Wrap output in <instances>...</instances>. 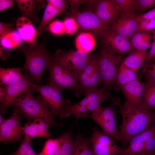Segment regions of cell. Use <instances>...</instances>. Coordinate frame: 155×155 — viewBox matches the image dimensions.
Wrapping results in <instances>:
<instances>
[{
	"label": "cell",
	"instance_id": "obj_34",
	"mask_svg": "<svg viewBox=\"0 0 155 155\" xmlns=\"http://www.w3.org/2000/svg\"><path fill=\"white\" fill-rule=\"evenodd\" d=\"M142 73L146 84H155V58L144 64Z\"/></svg>",
	"mask_w": 155,
	"mask_h": 155
},
{
	"label": "cell",
	"instance_id": "obj_9",
	"mask_svg": "<svg viewBox=\"0 0 155 155\" xmlns=\"http://www.w3.org/2000/svg\"><path fill=\"white\" fill-rule=\"evenodd\" d=\"M47 69L49 75L47 78L48 84L61 91L65 89L75 90L77 85L76 74L68 70L52 57Z\"/></svg>",
	"mask_w": 155,
	"mask_h": 155
},
{
	"label": "cell",
	"instance_id": "obj_50",
	"mask_svg": "<svg viewBox=\"0 0 155 155\" xmlns=\"http://www.w3.org/2000/svg\"><path fill=\"white\" fill-rule=\"evenodd\" d=\"M44 155L42 152H41L40 154H38V155Z\"/></svg>",
	"mask_w": 155,
	"mask_h": 155
},
{
	"label": "cell",
	"instance_id": "obj_17",
	"mask_svg": "<svg viewBox=\"0 0 155 155\" xmlns=\"http://www.w3.org/2000/svg\"><path fill=\"white\" fill-rule=\"evenodd\" d=\"M155 132V123L146 131L135 136L129 141L128 146L122 149L118 155H141L148 140Z\"/></svg>",
	"mask_w": 155,
	"mask_h": 155
},
{
	"label": "cell",
	"instance_id": "obj_19",
	"mask_svg": "<svg viewBox=\"0 0 155 155\" xmlns=\"http://www.w3.org/2000/svg\"><path fill=\"white\" fill-rule=\"evenodd\" d=\"M95 13L102 22L109 27L119 17L112 0L97 1Z\"/></svg>",
	"mask_w": 155,
	"mask_h": 155
},
{
	"label": "cell",
	"instance_id": "obj_38",
	"mask_svg": "<svg viewBox=\"0 0 155 155\" xmlns=\"http://www.w3.org/2000/svg\"><path fill=\"white\" fill-rule=\"evenodd\" d=\"M63 22L65 33L68 34H73L78 30L79 26L74 18H67L64 20Z\"/></svg>",
	"mask_w": 155,
	"mask_h": 155
},
{
	"label": "cell",
	"instance_id": "obj_41",
	"mask_svg": "<svg viewBox=\"0 0 155 155\" xmlns=\"http://www.w3.org/2000/svg\"><path fill=\"white\" fill-rule=\"evenodd\" d=\"M155 7V0H136L135 11L142 12Z\"/></svg>",
	"mask_w": 155,
	"mask_h": 155
},
{
	"label": "cell",
	"instance_id": "obj_25",
	"mask_svg": "<svg viewBox=\"0 0 155 155\" xmlns=\"http://www.w3.org/2000/svg\"><path fill=\"white\" fill-rule=\"evenodd\" d=\"M22 68H0V86L8 85L24 77L22 74Z\"/></svg>",
	"mask_w": 155,
	"mask_h": 155
},
{
	"label": "cell",
	"instance_id": "obj_28",
	"mask_svg": "<svg viewBox=\"0 0 155 155\" xmlns=\"http://www.w3.org/2000/svg\"><path fill=\"white\" fill-rule=\"evenodd\" d=\"M63 11L47 4L42 18L40 24L36 29L37 37L40 36L50 22L55 17L63 12Z\"/></svg>",
	"mask_w": 155,
	"mask_h": 155
},
{
	"label": "cell",
	"instance_id": "obj_39",
	"mask_svg": "<svg viewBox=\"0 0 155 155\" xmlns=\"http://www.w3.org/2000/svg\"><path fill=\"white\" fill-rule=\"evenodd\" d=\"M154 30L155 19L144 20L139 23L136 32H148Z\"/></svg>",
	"mask_w": 155,
	"mask_h": 155
},
{
	"label": "cell",
	"instance_id": "obj_24",
	"mask_svg": "<svg viewBox=\"0 0 155 155\" xmlns=\"http://www.w3.org/2000/svg\"><path fill=\"white\" fill-rule=\"evenodd\" d=\"M75 44L77 50L89 54L95 48L96 41L92 34L89 32H82L77 37Z\"/></svg>",
	"mask_w": 155,
	"mask_h": 155
},
{
	"label": "cell",
	"instance_id": "obj_7",
	"mask_svg": "<svg viewBox=\"0 0 155 155\" xmlns=\"http://www.w3.org/2000/svg\"><path fill=\"white\" fill-rule=\"evenodd\" d=\"M75 95L79 97L91 90L98 89L102 83L98 66V56L93 55L90 61L78 74Z\"/></svg>",
	"mask_w": 155,
	"mask_h": 155
},
{
	"label": "cell",
	"instance_id": "obj_18",
	"mask_svg": "<svg viewBox=\"0 0 155 155\" xmlns=\"http://www.w3.org/2000/svg\"><path fill=\"white\" fill-rule=\"evenodd\" d=\"M50 126L45 120L36 119L25 124L23 127L24 134L31 139L38 137L50 138L51 137L49 130Z\"/></svg>",
	"mask_w": 155,
	"mask_h": 155
},
{
	"label": "cell",
	"instance_id": "obj_33",
	"mask_svg": "<svg viewBox=\"0 0 155 155\" xmlns=\"http://www.w3.org/2000/svg\"><path fill=\"white\" fill-rule=\"evenodd\" d=\"M61 144L59 137L55 139H48L45 142L42 152L44 155H55Z\"/></svg>",
	"mask_w": 155,
	"mask_h": 155
},
{
	"label": "cell",
	"instance_id": "obj_29",
	"mask_svg": "<svg viewBox=\"0 0 155 155\" xmlns=\"http://www.w3.org/2000/svg\"><path fill=\"white\" fill-rule=\"evenodd\" d=\"M15 1L18 6L22 12L23 16L29 18L35 23L38 22V18L35 13L36 1L32 0H17Z\"/></svg>",
	"mask_w": 155,
	"mask_h": 155
},
{
	"label": "cell",
	"instance_id": "obj_37",
	"mask_svg": "<svg viewBox=\"0 0 155 155\" xmlns=\"http://www.w3.org/2000/svg\"><path fill=\"white\" fill-rule=\"evenodd\" d=\"M48 29L49 32L54 34L61 35L65 33L63 22L58 19H56L50 23Z\"/></svg>",
	"mask_w": 155,
	"mask_h": 155
},
{
	"label": "cell",
	"instance_id": "obj_43",
	"mask_svg": "<svg viewBox=\"0 0 155 155\" xmlns=\"http://www.w3.org/2000/svg\"><path fill=\"white\" fill-rule=\"evenodd\" d=\"M150 32L152 34V38L153 39V41L151 44L150 50L147 52L146 63L149 62L155 58V30Z\"/></svg>",
	"mask_w": 155,
	"mask_h": 155
},
{
	"label": "cell",
	"instance_id": "obj_1",
	"mask_svg": "<svg viewBox=\"0 0 155 155\" xmlns=\"http://www.w3.org/2000/svg\"><path fill=\"white\" fill-rule=\"evenodd\" d=\"M120 111L122 122L119 126L121 142L125 145L135 136L146 131L155 120V114L142 104L129 106L120 104L119 99L114 103Z\"/></svg>",
	"mask_w": 155,
	"mask_h": 155
},
{
	"label": "cell",
	"instance_id": "obj_6",
	"mask_svg": "<svg viewBox=\"0 0 155 155\" xmlns=\"http://www.w3.org/2000/svg\"><path fill=\"white\" fill-rule=\"evenodd\" d=\"M34 82L28 75L24 74L22 79L8 85L1 86L0 112L5 113L7 109L12 106L15 100L21 94L27 92H36Z\"/></svg>",
	"mask_w": 155,
	"mask_h": 155
},
{
	"label": "cell",
	"instance_id": "obj_22",
	"mask_svg": "<svg viewBox=\"0 0 155 155\" xmlns=\"http://www.w3.org/2000/svg\"><path fill=\"white\" fill-rule=\"evenodd\" d=\"M147 52L146 51L134 50L124 58L121 65L138 70L146 62Z\"/></svg>",
	"mask_w": 155,
	"mask_h": 155
},
{
	"label": "cell",
	"instance_id": "obj_8",
	"mask_svg": "<svg viewBox=\"0 0 155 155\" xmlns=\"http://www.w3.org/2000/svg\"><path fill=\"white\" fill-rule=\"evenodd\" d=\"M112 103L107 107L101 106L92 112L90 118L98 124L102 129V131L113 139L121 141L120 131L117 129L115 119L116 110Z\"/></svg>",
	"mask_w": 155,
	"mask_h": 155
},
{
	"label": "cell",
	"instance_id": "obj_13",
	"mask_svg": "<svg viewBox=\"0 0 155 155\" xmlns=\"http://www.w3.org/2000/svg\"><path fill=\"white\" fill-rule=\"evenodd\" d=\"M92 129L90 139L94 155H118L121 153L122 149L117 146L112 138L96 128Z\"/></svg>",
	"mask_w": 155,
	"mask_h": 155
},
{
	"label": "cell",
	"instance_id": "obj_47",
	"mask_svg": "<svg viewBox=\"0 0 155 155\" xmlns=\"http://www.w3.org/2000/svg\"><path fill=\"white\" fill-rule=\"evenodd\" d=\"M14 5V1L11 0H0V11H4L11 8Z\"/></svg>",
	"mask_w": 155,
	"mask_h": 155
},
{
	"label": "cell",
	"instance_id": "obj_5",
	"mask_svg": "<svg viewBox=\"0 0 155 155\" xmlns=\"http://www.w3.org/2000/svg\"><path fill=\"white\" fill-rule=\"evenodd\" d=\"M36 92H38L46 101L49 108L55 116L60 119L69 117L68 112L71 104L70 100L65 99L61 91L57 88L49 84L43 85L34 84Z\"/></svg>",
	"mask_w": 155,
	"mask_h": 155
},
{
	"label": "cell",
	"instance_id": "obj_40",
	"mask_svg": "<svg viewBox=\"0 0 155 155\" xmlns=\"http://www.w3.org/2000/svg\"><path fill=\"white\" fill-rule=\"evenodd\" d=\"M152 38V35L150 33L146 32H137L131 37L130 42L133 47L146 40Z\"/></svg>",
	"mask_w": 155,
	"mask_h": 155
},
{
	"label": "cell",
	"instance_id": "obj_14",
	"mask_svg": "<svg viewBox=\"0 0 155 155\" xmlns=\"http://www.w3.org/2000/svg\"><path fill=\"white\" fill-rule=\"evenodd\" d=\"M71 15L81 28L91 30L96 34L109 28L102 22L95 12L92 11L80 12L72 10Z\"/></svg>",
	"mask_w": 155,
	"mask_h": 155
},
{
	"label": "cell",
	"instance_id": "obj_45",
	"mask_svg": "<svg viewBox=\"0 0 155 155\" xmlns=\"http://www.w3.org/2000/svg\"><path fill=\"white\" fill-rule=\"evenodd\" d=\"M13 24L0 22V35L1 38L12 31Z\"/></svg>",
	"mask_w": 155,
	"mask_h": 155
},
{
	"label": "cell",
	"instance_id": "obj_36",
	"mask_svg": "<svg viewBox=\"0 0 155 155\" xmlns=\"http://www.w3.org/2000/svg\"><path fill=\"white\" fill-rule=\"evenodd\" d=\"M32 139L24 136L19 148L10 155H36L30 144Z\"/></svg>",
	"mask_w": 155,
	"mask_h": 155
},
{
	"label": "cell",
	"instance_id": "obj_3",
	"mask_svg": "<svg viewBox=\"0 0 155 155\" xmlns=\"http://www.w3.org/2000/svg\"><path fill=\"white\" fill-rule=\"evenodd\" d=\"M19 49L24 54L26 61L22 68L29 72L33 82L41 84L43 72L47 69L51 57L44 44L31 46H22Z\"/></svg>",
	"mask_w": 155,
	"mask_h": 155
},
{
	"label": "cell",
	"instance_id": "obj_48",
	"mask_svg": "<svg viewBox=\"0 0 155 155\" xmlns=\"http://www.w3.org/2000/svg\"><path fill=\"white\" fill-rule=\"evenodd\" d=\"M68 2L73 8V10H77L78 7L81 4L84 2V1L80 0H69Z\"/></svg>",
	"mask_w": 155,
	"mask_h": 155
},
{
	"label": "cell",
	"instance_id": "obj_21",
	"mask_svg": "<svg viewBox=\"0 0 155 155\" xmlns=\"http://www.w3.org/2000/svg\"><path fill=\"white\" fill-rule=\"evenodd\" d=\"M16 26L21 38L29 46L37 44L36 30L28 18L22 16L18 18L16 21Z\"/></svg>",
	"mask_w": 155,
	"mask_h": 155
},
{
	"label": "cell",
	"instance_id": "obj_49",
	"mask_svg": "<svg viewBox=\"0 0 155 155\" xmlns=\"http://www.w3.org/2000/svg\"><path fill=\"white\" fill-rule=\"evenodd\" d=\"M6 119H4L3 118L1 115H0V125L3 124L6 120Z\"/></svg>",
	"mask_w": 155,
	"mask_h": 155
},
{
	"label": "cell",
	"instance_id": "obj_10",
	"mask_svg": "<svg viewBox=\"0 0 155 155\" xmlns=\"http://www.w3.org/2000/svg\"><path fill=\"white\" fill-rule=\"evenodd\" d=\"M93 55L78 50L65 52L59 50L52 58L65 69L77 76Z\"/></svg>",
	"mask_w": 155,
	"mask_h": 155
},
{
	"label": "cell",
	"instance_id": "obj_12",
	"mask_svg": "<svg viewBox=\"0 0 155 155\" xmlns=\"http://www.w3.org/2000/svg\"><path fill=\"white\" fill-rule=\"evenodd\" d=\"M21 113L15 108L11 117L0 125V141L4 144L22 140L24 135L23 127L20 125Z\"/></svg>",
	"mask_w": 155,
	"mask_h": 155
},
{
	"label": "cell",
	"instance_id": "obj_35",
	"mask_svg": "<svg viewBox=\"0 0 155 155\" xmlns=\"http://www.w3.org/2000/svg\"><path fill=\"white\" fill-rule=\"evenodd\" d=\"M68 112L74 116L76 122L81 118H90L87 106L80 104L78 102L71 104L69 108Z\"/></svg>",
	"mask_w": 155,
	"mask_h": 155
},
{
	"label": "cell",
	"instance_id": "obj_16",
	"mask_svg": "<svg viewBox=\"0 0 155 155\" xmlns=\"http://www.w3.org/2000/svg\"><path fill=\"white\" fill-rule=\"evenodd\" d=\"M139 22L134 13L120 15L109 28L129 39L136 32Z\"/></svg>",
	"mask_w": 155,
	"mask_h": 155
},
{
	"label": "cell",
	"instance_id": "obj_23",
	"mask_svg": "<svg viewBox=\"0 0 155 155\" xmlns=\"http://www.w3.org/2000/svg\"><path fill=\"white\" fill-rule=\"evenodd\" d=\"M138 70L120 65L117 74L114 86L115 89H119L122 86L136 80L138 77Z\"/></svg>",
	"mask_w": 155,
	"mask_h": 155
},
{
	"label": "cell",
	"instance_id": "obj_26",
	"mask_svg": "<svg viewBox=\"0 0 155 155\" xmlns=\"http://www.w3.org/2000/svg\"><path fill=\"white\" fill-rule=\"evenodd\" d=\"M74 148L71 155H94L90 137H84L78 134L74 139Z\"/></svg>",
	"mask_w": 155,
	"mask_h": 155
},
{
	"label": "cell",
	"instance_id": "obj_15",
	"mask_svg": "<svg viewBox=\"0 0 155 155\" xmlns=\"http://www.w3.org/2000/svg\"><path fill=\"white\" fill-rule=\"evenodd\" d=\"M140 77L136 80L121 86L120 89L123 92L125 98L124 105L135 106L143 104L142 101L145 89L146 83H142Z\"/></svg>",
	"mask_w": 155,
	"mask_h": 155
},
{
	"label": "cell",
	"instance_id": "obj_20",
	"mask_svg": "<svg viewBox=\"0 0 155 155\" xmlns=\"http://www.w3.org/2000/svg\"><path fill=\"white\" fill-rule=\"evenodd\" d=\"M103 87L99 89L90 91L86 93L85 97L78 103L86 106L88 111L92 112L100 106L101 103L111 96Z\"/></svg>",
	"mask_w": 155,
	"mask_h": 155
},
{
	"label": "cell",
	"instance_id": "obj_27",
	"mask_svg": "<svg viewBox=\"0 0 155 155\" xmlns=\"http://www.w3.org/2000/svg\"><path fill=\"white\" fill-rule=\"evenodd\" d=\"M59 137L61 146L55 155H71L75 146L71 129L63 133Z\"/></svg>",
	"mask_w": 155,
	"mask_h": 155
},
{
	"label": "cell",
	"instance_id": "obj_30",
	"mask_svg": "<svg viewBox=\"0 0 155 155\" xmlns=\"http://www.w3.org/2000/svg\"><path fill=\"white\" fill-rule=\"evenodd\" d=\"M136 0H112L115 10L120 15L134 13Z\"/></svg>",
	"mask_w": 155,
	"mask_h": 155
},
{
	"label": "cell",
	"instance_id": "obj_31",
	"mask_svg": "<svg viewBox=\"0 0 155 155\" xmlns=\"http://www.w3.org/2000/svg\"><path fill=\"white\" fill-rule=\"evenodd\" d=\"M142 103L148 110L155 109V84H146Z\"/></svg>",
	"mask_w": 155,
	"mask_h": 155
},
{
	"label": "cell",
	"instance_id": "obj_51",
	"mask_svg": "<svg viewBox=\"0 0 155 155\" xmlns=\"http://www.w3.org/2000/svg\"><path fill=\"white\" fill-rule=\"evenodd\" d=\"M152 155H155V150L152 154Z\"/></svg>",
	"mask_w": 155,
	"mask_h": 155
},
{
	"label": "cell",
	"instance_id": "obj_42",
	"mask_svg": "<svg viewBox=\"0 0 155 155\" xmlns=\"http://www.w3.org/2000/svg\"><path fill=\"white\" fill-rule=\"evenodd\" d=\"M155 150V132L145 143L141 155H152Z\"/></svg>",
	"mask_w": 155,
	"mask_h": 155
},
{
	"label": "cell",
	"instance_id": "obj_44",
	"mask_svg": "<svg viewBox=\"0 0 155 155\" xmlns=\"http://www.w3.org/2000/svg\"><path fill=\"white\" fill-rule=\"evenodd\" d=\"M46 1L47 4L63 11L67 5L66 2L63 0H48Z\"/></svg>",
	"mask_w": 155,
	"mask_h": 155
},
{
	"label": "cell",
	"instance_id": "obj_4",
	"mask_svg": "<svg viewBox=\"0 0 155 155\" xmlns=\"http://www.w3.org/2000/svg\"><path fill=\"white\" fill-rule=\"evenodd\" d=\"M122 55L103 47L98 56V66L102 83L106 90L114 86L115 79L123 61Z\"/></svg>",
	"mask_w": 155,
	"mask_h": 155
},
{
	"label": "cell",
	"instance_id": "obj_32",
	"mask_svg": "<svg viewBox=\"0 0 155 155\" xmlns=\"http://www.w3.org/2000/svg\"><path fill=\"white\" fill-rule=\"evenodd\" d=\"M0 40L2 46L7 49H11L19 46L21 42L18 32L13 30L0 38Z\"/></svg>",
	"mask_w": 155,
	"mask_h": 155
},
{
	"label": "cell",
	"instance_id": "obj_46",
	"mask_svg": "<svg viewBox=\"0 0 155 155\" xmlns=\"http://www.w3.org/2000/svg\"><path fill=\"white\" fill-rule=\"evenodd\" d=\"M139 23L144 20L155 19V8L148 11L139 15H137Z\"/></svg>",
	"mask_w": 155,
	"mask_h": 155
},
{
	"label": "cell",
	"instance_id": "obj_11",
	"mask_svg": "<svg viewBox=\"0 0 155 155\" xmlns=\"http://www.w3.org/2000/svg\"><path fill=\"white\" fill-rule=\"evenodd\" d=\"M101 39L103 47L122 55L129 53L135 50L130 40L109 28L96 34Z\"/></svg>",
	"mask_w": 155,
	"mask_h": 155
},
{
	"label": "cell",
	"instance_id": "obj_2",
	"mask_svg": "<svg viewBox=\"0 0 155 155\" xmlns=\"http://www.w3.org/2000/svg\"><path fill=\"white\" fill-rule=\"evenodd\" d=\"M32 94L28 92L21 94L15 100L12 106L18 108L29 121L41 119L50 126H61L62 124L55 121V116L42 96L38 95L35 98Z\"/></svg>",
	"mask_w": 155,
	"mask_h": 155
}]
</instances>
